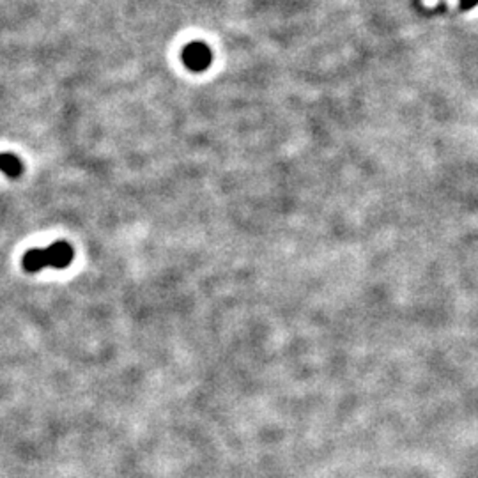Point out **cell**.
Wrapping results in <instances>:
<instances>
[{
  "label": "cell",
  "mask_w": 478,
  "mask_h": 478,
  "mask_svg": "<svg viewBox=\"0 0 478 478\" xmlns=\"http://www.w3.org/2000/svg\"><path fill=\"white\" fill-rule=\"evenodd\" d=\"M74 250L70 243L57 241L48 245L47 248H32L22 259V264L27 273H38L47 268L63 269L71 264Z\"/></svg>",
  "instance_id": "6da1fadb"
},
{
  "label": "cell",
  "mask_w": 478,
  "mask_h": 478,
  "mask_svg": "<svg viewBox=\"0 0 478 478\" xmlns=\"http://www.w3.org/2000/svg\"><path fill=\"white\" fill-rule=\"evenodd\" d=\"M211 61V54L204 45H190L184 50V63L191 70H204Z\"/></svg>",
  "instance_id": "7a4b0ae2"
},
{
  "label": "cell",
  "mask_w": 478,
  "mask_h": 478,
  "mask_svg": "<svg viewBox=\"0 0 478 478\" xmlns=\"http://www.w3.org/2000/svg\"><path fill=\"white\" fill-rule=\"evenodd\" d=\"M0 172H4L8 177L16 179L24 172V165L19 161L18 156L9 154V152H2L0 154Z\"/></svg>",
  "instance_id": "3957f363"
},
{
  "label": "cell",
  "mask_w": 478,
  "mask_h": 478,
  "mask_svg": "<svg viewBox=\"0 0 478 478\" xmlns=\"http://www.w3.org/2000/svg\"><path fill=\"white\" fill-rule=\"evenodd\" d=\"M478 0H464V4H468V6H471V4H477Z\"/></svg>",
  "instance_id": "277c9868"
}]
</instances>
